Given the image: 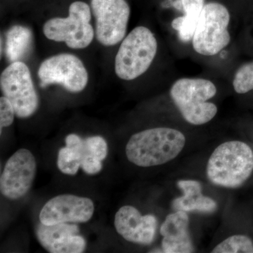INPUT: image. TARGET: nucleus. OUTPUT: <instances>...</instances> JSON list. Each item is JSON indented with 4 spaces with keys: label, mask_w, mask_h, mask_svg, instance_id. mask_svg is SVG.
Masks as SVG:
<instances>
[{
    "label": "nucleus",
    "mask_w": 253,
    "mask_h": 253,
    "mask_svg": "<svg viewBox=\"0 0 253 253\" xmlns=\"http://www.w3.org/2000/svg\"><path fill=\"white\" fill-rule=\"evenodd\" d=\"M158 43L154 33L138 26L123 39L115 59V72L124 81H132L144 74L155 59Z\"/></svg>",
    "instance_id": "4"
},
{
    "label": "nucleus",
    "mask_w": 253,
    "mask_h": 253,
    "mask_svg": "<svg viewBox=\"0 0 253 253\" xmlns=\"http://www.w3.org/2000/svg\"><path fill=\"white\" fill-rule=\"evenodd\" d=\"M41 87L58 84L72 93L84 90L88 83L85 66L77 56L60 54L44 60L38 69Z\"/></svg>",
    "instance_id": "8"
},
{
    "label": "nucleus",
    "mask_w": 253,
    "mask_h": 253,
    "mask_svg": "<svg viewBox=\"0 0 253 253\" xmlns=\"http://www.w3.org/2000/svg\"><path fill=\"white\" fill-rule=\"evenodd\" d=\"M182 9L185 15L174 18L172 28L177 31L182 42H187L193 39L195 30L199 21L200 15L204 9V0H181Z\"/></svg>",
    "instance_id": "16"
},
{
    "label": "nucleus",
    "mask_w": 253,
    "mask_h": 253,
    "mask_svg": "<svg viewBox=\"0 0 253 253\" xmlns=\"http://www.w3.org/2000/svg\"><path fill=\"white\" fill-rule=\"evenodd\" d=\"M217 93L214 83L202 78H181L172 84L169 94L186 122L202 126L212 121L217 107L208 100Z\"/></svg>",
    "instance_id": "3"
},
{
    "label": "nucleus",
    "mask_w": 253,
    "mask_h": 253,
    "mask_svg": "<svg viewBox=\"0 0 253 253\" xmlns=\"http://www.w3.org/2000/svg\"><path fill=\"white\" fill-rule=\"evenodd\" d=\"M81 153L74 148H61L58 154L57 166L61 172L74 175L81 168Z\"/></svg>",
    "instance_id": "19"
},
{
    "label": "nucleus",
    "mask_w": 253,
    "mask_h": 253,
    "mask_svg": "<svg viewBox=\"0 0 253 253\" xmlns=\"http://www.w3.org/2000/svg\"><path fill=\"white\" fill-rule=\"evenodd\" d=\"M84 142L86 152L98 158L99 161H104L107 156V143L101 136H90L84 139Z\"/></svg>",
    "instance_id": "21"
},
{
    "label": "nucleus",
    "mask_w": 253,
    "mask_h": 253,
    "mask_svg": "<svg viewBox=\"0 0 253 253\" xmlns=\"http://www.w3.org/2000/svg\"><path fill=\"white\" fill-rule=\"evenodd\" d=\"M163 253L195 252L189 234V217L187 212L176 211L168 214L161 226Z\"/></svg>",
    "instance_id": "14"
},
{
    "label": "nucleus",
    "mask_w": 253,
    "mask_h": 253,
    "mask_svg": "<svg viewBox=\"0 0 253 253\" xmlns=\"http://www.w3.org/2000/svg\"><path fill=\"white\" fill-rule=\"evenodd\" d=\"M233 86L238 94H246L253 90V61L245 63L238 69Z\"/></svg>",
    "instance_id": "20"
},
{
    "label": "nucleus",
    "mask_w": 253,
    "mask_h": 253,
    "mask_svg": "<svg viewBox=\"0 0 253 253\" xmlns=\"http://www.w3.org/2000/svg\"><path fill=\"white\" fill-rule=\"evenodd\" d=\"M114 225L118 234L126 241L147 246L154 241L158 221L152 214L142 215L133 206H125L116 212Z\"/></svg>",
    "instance_id": "12"
},
{
    "label": "nucleus",
    "mask_w": 253,
    "mask_h": 253,
    "mask_svg": "<svg viewBox=\"0 0 253 253\" xmlns=\"http://www.w3.org/2000/svg\"><path fill=\"white\" fill-rule=\"evenodd\" d=\"M36 158L29 150H18L8 160L0 178L1 194L7 199L16 200L25 196L36 177Z\"/></svg>",
    "instance_id": "10"
},
{
    "label": "nucleus",
    "mask_w": 253,
    "mask_h": 253,
    "mask_svg": "<svg viewBox=\"0 0 253 253\" xmlns=\"http://www.w3.org/2000/svg\"><path fill=\"white\" fill-rule=\"evenodd\" d=\"M177 186L182 191L183 195L172 202V207L176 211L212 212L217 209L215 201L203 194L199 181L184 179L178 181Z\"/></svg>",
    "instance_id": "15"
},
{
    "label": "nucleus",
    "mask_w": 253,
    "mask_h": 253,
    "mask_svg": "<svg viewBox=\"0 0 253 253\" xmlns=\"http://www.w3.org/2000/svg\"><path fill=\"white\" fill-rule=\"evenodd\" d=\"M212 253H253V243L249 237L241 234L226 238L217 245Z\"/></svg>",
    "instance_id": "18"
},
{
    "label": "nucleus",
    "mask_w": 253,
    "mask_h": 253,
    "mask_svg": "<svg viewBox=\"0 0 253 253\" xmlns=\"http://www.w3.org/2000/svg\"><path fill=\"white\" fill-rule=\"evenodd\" d=\"M91 9L99 43L113 46L124 39L130 16V7L126 0H91Z\"/></svg>",
    "instance_id": "9"
},
{
    "label": "nucleus",
    "mask_w": 253,
    "mask_h": 253,
    "mask_svg": "<svg viewBox=\"0 0 253 253\" xmlns=\"http://www.w3.org/2000/svg\"><path fill=\"white\" fill-rule=\"evenodd\" d=\"M94 205L90 199L71 194L56 196L42 209L40 220L45 225L60 223H84L94 214Z\"/></svg>",
    "instance_id": "11"
},
{
    "label": "nucleus",
    "mask_w": 253,
    "mask_h": 253,
    "mask_svg": "<svg viewBox=\"0 0 253 253\" xmlns=\"http://www.w3.org/2000/svg\"><path fill=\"white\" fill-rule=\"evenodd\" d=\"M0 86L5 97L14 106L18 118L31 117L39 106V99L29 68L22 61L9 65L0 77Z\"/></svg>",
    "instance_id": "7"
},
{
    "label": "nucleus",
    "mask_w": 253,
    "mask_h": 253,
    "mask_svg": "<svg viewBox=\"0 0 253 253\" xmlns=\"http://www.w3.org/2000/svg\"><path fill=\"white\" fill-rule=\"evenodd\" d=\"M68 13V17L48 20L43 26L44 36L51 41L65 42L71 49L87 47L94 37L90 7L84 1H76L70 5Z\"/></svg>",
    "instance_id": "5"
},
{
    "label": "nucleus",
    "mask_w": 253,
    "mask_h": 253,
    "mask_svg": "<svg viewBox=\"0 0 253 253\" xmlns=\"http://www.w3.org/2000/svg\"><path fill=\"white\" fill-rule=\"evenodd\" d=\"M253 172V151L241 141L221 143L213 151L206 166V175L214 185L236 189Z\"/></svg>",
    "instance_id": "2"
},
{
    "label": "nucleus",
    "mask_w": 253,
    "mask_h": 253,
    "mask_svg": "<svg viewBox=\"0 0 253 253\" xmlns=\"http://www.w3.org/2000/svg\"><path fill=\"white\" fill-rule=\"evenodd\" d=\"M75 224L60 223L45 225L41 222L36 229V236L42 247L51 253H81L86 248L85 240L79 234Z\"/></svg>",
    "instance_id": "13"
},
{
    "label": "nucleus",
    "mask_w": 253,
    "mask_h": 253,
    "mask_svg": "<svg viewBox=\"0 0 253 253\" xmlns=\"http://www.w3.org/2000/svg\"><path fill=\"white\" fill-rule=\"evenodd\" d=\"M32 42V33L28 28L14 26L10 28L6 36V56L11 63L20 61L26 56Z\"/></svg>",
    "instance_id": "17"
},
{
    "label": "nucleus",
    "mask_w": 253,
    "mask_h": 253,
    "mask_svg": "<svg viewBox=\"0 0 253 253\" xmlns=\"http://www.w3.org/2000/svg\"><path fill=\"white\" fill-rule=\"evenodd\" d=\"M229 21L230 14L224 5L217 2L205 5L193 37L195 51L204 56H214L224 49L231 41Z\"/></svg>",
    "instance_id": "6"
},
{
    "label": "nucleus",
    "mask_w": 253,
    "mask_h": 253,
    "mask_svg": "<svg viewBox=\"0 0 253 253\" xmlns=\"http://www.w3.org/2000/svg\"><path fill=\"white\" fill-rule=\"evenodd\" d=\"M16 115L14 106L9 99L5 96L0 98V126L3 127L9 126L14 122V116Z\"/></svg>",
    "instance_id": "22"
},
{
    "label": "nucleus",
    "mask_w": 253,
    "mask_h": 253,
    "mask_svg": "<svg viewBox=\"0 0 253 253\" xmlns=\"http://www.w3.org/2000/svg\"><path fill=\"white\" fill-rule=\"evenodd\" d=\"M102 167L101 161L83 150L82 153L81 168L84 172L88 174H97L101 170Z\"/></svg>",
    "instance_id": "23"
},
{
    "label": "nucleus",
    "mask_w": 253,
    "mask_h": 253,
    "mask_svg": "<svg viewBox=\"0 0 253 253\" xmlns=\"http://www.w3.org/2000/svg\"><path fill=\"white\" fill-rule=\"evenodd\" d=\"M186 137L169 127H155L136 133L126 143L129 162L141 168L162 166L175 159L184 149Z\"/></svg>",
    "instance_id": "1"
}]
</instances>
